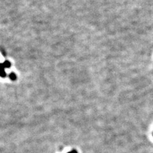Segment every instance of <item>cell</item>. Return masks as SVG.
Returning a JSON list of instances; mask_svg holds the SVG:
<instances>
[{
	"label": "cell",
	"instance_id": "6da1fadb",
	"mask_svg": "<svg viewBox=\"0 0 153 153\" xmlns=\"http://www.w3.org/2000/svg\"><path fill=\"white\" fill-rule=\"evenodd\" d=\"M3 66H4V68H10L11 67V63L10 62H9V61H5L3 63Z\"/></svg>",
	"mask_w": 153,
	"mask_h": 153
},
{
	"label": "cell",
	"instance_id": "7a4b0ae2",
	"mask_svg": "<svg viewBox=\"0 0 153 153\" xmlns=\"http://www.w3.org/2000/svg\"><path fill=\"white\" fill-rule=\"evenodd\" d=\"M9 77L11 80H16V78H17V76L14 73H11L10 74Z\"/></svg>",
	"mask_w": 153,
	"mask_h": 153
},
{
	"label": "cell",
	"instance_id": "3957f363",
	"mask_svg": "<svg viewBox=\"0 0 153 153\" xmlns=\"http://www.w3.org/2000/svg\"><path fill=\"white\" fill-rule=\"evenodd\" d=\"M6 75V74L5 72V70H4V69L0 70V76H1V77H5Z\"/></svg>",
	"mask_w": 153,
	"mask_h": 153
},
{
	"label": "cell",
	"instance_id": "277c9868",
	"mask_svg": "<svg viewBox=\"0 0 153 153\" xmlns=\"http://www.w3.org/2000/svg\"><path fill=\"white\" fill-rule=\"evenodd\" d=\"M68 153H78V152H77V151L75 149H73V150H72V151H71L68 152Z\"/></svg>",
	"mask_w": 153,
	"mask_h": 153
}]
</instances>
